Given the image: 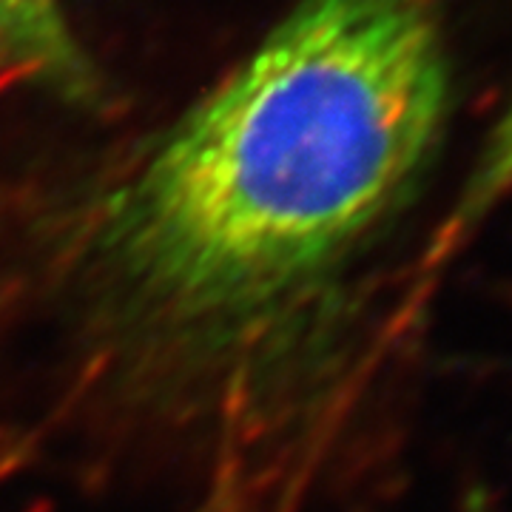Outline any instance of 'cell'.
<instances>
[{
    "label": "cell",
    "mask_w": 512,
    "mask_h": 512,
    "mask_svg": "<svg viewBox=\"0 0 512 512\" xmlns=\"http://www.w3.org/2000/svg\"><path fill=\"white\" fill-rule=\"evenodd\" d=\"M450 89L436 0H299L94 211L111 333L171 365L288 336L402 211Z\"/></svg>",
    "instance_id": "obj_1"
},
{
    "label": "cell",
    "mask_w": 512,
    "mask_h": 512,
    "mask_svg": "<svg viewBox=\"0 0 512 512\" xmlns=\"http://www.w3.org/2000/svg\"><path fill=\"white\" fill-rule=\"evenodd\" d=\"M0 60L69 100L89 103L100 89L60 0H0Z\"/></svg>",
    "instance_id": "obj_2"
},
{
    "label": "cell",
    "mask_w": 512,
    "mask_h": 512,
    "mask_svg": "<svg viewBox=\"0 0 512 512\" xmlns=\"http://www.w3.org/2000/svg\"><path fill=\"white\" fill-rule=\"evenodd\" d=\"M473 183L487 197L501 200L512 194V92L473 165Z\"/></svg>",
    "instance_id": "obj_3"
}]
</instances>
